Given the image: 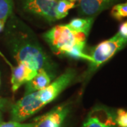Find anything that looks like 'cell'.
<instances>
[{
    "mask_svg": "<svg viewBox=\"0 0 127 127\" xmlns=\"http://www.w3.org/2000/svg\"><path fill=\"white\" fill-rule=\"evenodd\" d=\"M77 76L75 68H68L40 91L25 95L11 108V119L23 122L50 104L66 89Z\"/></svg>",
    "mask_w": 127,
    "mask_h": 127,
    "instance_id": "7a4b0ae2",
    "label": "cell"
},
{
    "mask_svg": "<svg viewBox=\"0 0 127 127\" xmlns=\"http://www.w3.org/2000/svg\"><path fill=\"white\" fill-rule=\"evenodd\" d=\"M88 35L73 31L66 25H57L43 33L42 38L56 55L68 58L91 60L84 50Z\"/></svg>",
    "mask_w": 127,
    "mask_h": 127,
    "instance_id": "3957f363",
    "label": "cell"
},
{
    "mask_svg": "<svg viewBox=\"0 0 127 127\" xmlns=\"http://www.w3.org/2000/svg\"><path fill=\"white\" fill-rule=\"evenodd\" d=\"M115 120L118 127H127V110L117 109L116 112Z\"/></svg>",
    "mask_w": 127,
    "mask_h": 127,
    "instance_id": "9a60e30c",
    "label": "cell"
},
{
    "mask_svg": "<svg viewBox=\"0 0 127 127\" xmlns=\"http://www.w3.org/2000/svg\"><path fill=\"white\" fill-rule=\"evenodd\" d=\"M6 21H2V20H0V32L4 31L5 28V23H6Z\"/></svg>",
    "mask_w": 127,
    "mask_h": 127,
    "instance_id": "d6986e66",
    "label": "cell"
},
{
    "mask_svg": "<svg viewBox=\"0 0 127 127\" xmlns=\"http://www.w3.org/2000/svg\"><path fill=\"white\" fill-rule=\"evenodd\" d=\"M69 1H73H73H77V0H69Z\"/></svg>",
    "mask_w": 127,
    "mask_h": 127,
    "instance_id": "44dd1931",
    "label": "cell"
},
{
    "mask_svg": "<svg viewBox=\"0 0 127 127\" xmlns=\"http://www.w3.org/2000/svg\"><path fill=\"white\" fill-rule=\"evenodd\" d=\"M116 112L105 106H96L88 114L81 127H118Z\"/></svg>",
    "mask_w": 127,
    "mask_h": 127,
    "instance_id": "8992f818",
    "label": "cell"
},
{
    "mask_svg": "<svg viewBox=\"0 0 127 127\" xmlns=\"http://www.w3.org/2000/svg\"><path fill=\"white\" fill-rule=\"evenodd\" d=\"M118 33L122 37L127 39V20L120 25Z\"/></svg>",
    "mask_w": 127,
    "mask_h": 127,
    "instance_id": "e0dca14e",
    "label": "cell"
},
{
    "mask_svg": "<svg viewBox=\"0 0 127 127\" xmlns=\"http://www.w3.org/2000/svg\"><path fill=\"white\" fill-rule=\"evenodd\" d=\"M13 0H0V20L6 21L13 12Z\"/></svg>",
    "mask_w": 127,
    "mask_h": 127,
    "instance_id": "4fadbf2b",
    "label": "cell"
},
{
    "mask_svg": "<svg viewBox=\"0 0 127 127\" xmlns=\"http://www.w3.org/2000/svg\"><path fill=\"white\" fill-rule=\"evenodd\" d=\"M11 28L7 42L17 63L26 64L37 71L43 69L52 80L57 77L58 65L42 47L35 32L21 21H16Z\"/></svg>",
    "mask_w": 127,
    "mask_h": 127,
    "instance_id": "6da1fadb",
    "label": "cell"
},
{
    "mask_svg": "<svg viewBox=\"0 0 127 127\" xmlns=\"http://www.w3.org/2000/svg\"><path fill=\"white\" fill-rule=\"evenodd\" d=\"M0 83H1V79H0Z\"/></svg>",
    "mask_w": 127,
    "mask_h": 127,
    "instance_id": "603a6c76",
    "label": "cell"
},
{
    "mask_svg": "<svg viewBox=\"0 0 127 127\" xmlns=\"http://www.w3.org/2000/svg\"><path fill=\"white\" fill-rule=\"evenodd\" d=\"M52 78L45 70H39L34 77L25 83L24 95L45 88L52 82Z\"/></svg>",
    "mask_w": 127,
    "mask_h": 127,
    "instance_id": "30bf717a",
    "label": "cell"
},
{
    "mask_svg": "<svg viewBox=\"0 0 127 127\" xmlns=\"http://www.w3.org/2000/svg\"><path fill=\"white\" fill-rule=\"evenodd\" d=\"M76 6L74 2L69 0H58L55 7L57 20L65 18L68 14V11Z\"/></svg>",
    "mask_w": 127,
    "mask_h": 127,
    "instance_id": "7c38bea8",
    "label": "cell"
},
{
    "mask_svg": "<svg viewBox=\"0 0 127 127\" xmlns=\"http://www.w3.org/2000/svg\"><path fill=\"white\" fill-rule=\"evenodd\" d=\"M120 0H80L78 14L82 18L95 17L107 9L118 4Z\"/></svg>",
    "mask_w": 127,
    "mask_h": 127,
    "instance_id": "ba28073f",
    "label": "cell"
},
{
    "mask_svg": "<svg viewBox=\"0 0 127 127\" xmlns=\"http://www.w3.org/2000/svg\"><path fill=\"white\" fill-rule=\"evenodd\" d=\"M111 16L117 21L127 18V1L124 3L117 4L112 7Z\"/></svg>",
    "mask_w": 127,
    "mask_h": 127,
    "instance_id": "5bb4252c",
    "label": "cell"
},
{
    "mask_svg": "<svg viewBox=\"0 0 127 127\" xmlns=\"http://www.w3.org/2000/svg\"><path fill=\"white\" fill-rule=\"evenodd\" d=\"M7 104V100L4 98H0V109H4Z\"/></svg>",
    "mask_w": 127,
    "mask_h": 127,
    "instance_id": "ac0fdd59",
    "label": "cell"
},
{
    "mask_svg": "<svg viewBox=\"0 0 127 127\" xmlns=\"http://www.w3.org/2000/svg\"><path fill=\"white\" fill-rule=\"evenodd\" d=\"M94 21L95 17L76 18L72 19L68 24L66 25L73 31L89 35Z\"/></svg>",
    "mask_w": 127,
    "mask_h": 127,
    "instance_id": "8fae6325",
    "label": "cell"
},
{
    "mask_svg": "<svg viewBox=\"0 0 127 127\" xmlns=\"http://www.w3.org/2000/svg\"><path fill=\"white\" fill-rule=\"evenodd\" d=\"M5 60L6 59H5ZM11 70V84L13 92L17 91L26 83L30 81L37 74V71L23 63H17L16 66H13L9 61L6 60Z\"/></svg>",
    "mask_w": 127,
    "mask_h": 127,
    "instance_id": "9c48e42d",
    "label": "cell"
},
{
    "mask_svg": "<svg viewBox=\"0 0 127 127\" xmlns=\"http://www.w3.org/2000/svg\"><path fill=\"white\" fill-rule=\"evenodd\" d=\"M2 122V115H1V112L0 111V123Z\"/></svg>",
    "mask_w": 127,
    "mask_h": 127,
    "instance_id": "ffe728a7",
    "label": "cell"
},
{
    "mask_svg": "<svg viewBox=\"0 0 127 127\" xmlns=\"http://www.w3.org/2000/svg\"><path fill=\"white\" fill-rule=\"evenodd\" d=\"M34 122L31 123H22L11 120L7 122H1L0 123V127H34Z\"/></svg>",
    "mask_w": 127,
    "mask_h": 127,
    "instance_id": "2e32d148",
    "label": "cell"
},
{
    "mask_svg": "<svg viewBox=\"0 0 127 127\" xmlns=\"http://www.w3.org/2000/svg\"><path fill=\"white\" fill-rule=\"evenodd\" d=\"M127 45V38L123 37L117 32L112 37L93 47L88 54L91 57V60L88 62V68L83 77L85 83L101 66L108 62Z\"/></svg>",
    "mask_w": 127,
    "mask_h": 127,
    "instance_id": "277c9868",
    "label": "cell"
},
{
    "mask_svg": "<svg viewBox=\"0 0 127 127\" xmlns=\"http://www.w3.org/2000/svg\"><path fill=\"white\" fill-rule=\"evenodd\" d=\"M70 110V104H62L34 120V127H61Z\"/></svg>",
    "mask_w": 127,
    "mask_h": 127,
    "instance_id": "52a82bcc",
    "label": "cell"
},
{
    "mask_svg": "<svg viewBox=\"0 0 127 127\" xmlns=\"http://www.w3.org/2000/svg\"><path fill=\"white\" fill-rule=\"evenodd\" d=\"M49 1H54V0H49Z\"/></svg>",
    "mask_w": 127,
    "mask_h": 127,
    "instance_id": "7402d4cb",
    "label": "cell"
},
{
    "mask_svg": "<svg viewBox=\"0 0 127 127\" xmlns=\"http://www.w3.org/2000/svg\"><path fill=\"white\" fill-rule=\"evenodd\" d=\"M57 2V0H21V6L25 14L50 25L57 21L55 14Z\"/></svg>",
    "mask_w": 127,
    "mask_h": 127,
    "instance_id": "5b68a950",
    "label": "cell"
}]
</instances>
